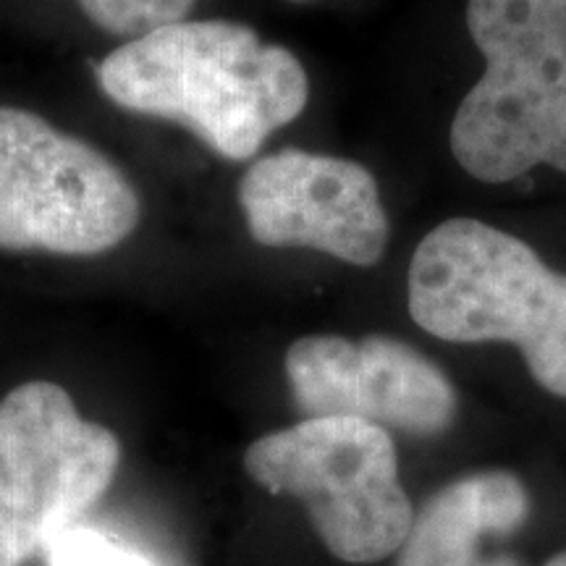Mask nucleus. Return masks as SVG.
Returning a JSON list of instances; mask_svg holds the SVG:
<instances>
[{"instance_id": "f257e3e1", "label": "nucleus", "mask_w": 566, "mask_h": 566, "mask_svg": "<svg viewBox=\"0 0 566 566\" xmlns=\"http://www.w3.org/2000/svg\"><path fill=\"white\" fill-rule=\"evenodd\" d=\"M97 84L126 111L187 126L226 160L252 158L310 97L292 51L226 19H184L129 40L103 59Z\"/></svg>"}, {"instance_id": "9b49d317", "label": "nucleus", "mask_w": 566, "mask_h": 566, "mask_svg": "<svg viewBox=\"0 0 566 566\" xmlns=\"http://www.w3.org/2000/svg\"><path fill=\"white\" fill-rule=\"evenodd\" d=\"M48 566H155L145 556L116 546L108 535L71 525L45 546Z\"/></svg>"}, {"instance_id": "0eeeda50", "label": "nucleus", "mask_w": 566, "mask_h": 566, "mask_svg": "<svg viewBox=\"0 0 566 566\" xmlns=\"http://www.w3.org/2000/svg\"><path fill=\"white\" fill-rule=\"evenodd\" d=\"M247 229L265 247H310L352 265H375L388 244L378 184L365 166L331 155L279 150L239 184Z\"/></svg>"}, {"instance_id": "9d476101", "label": "nucleus", "mask_w": 566, "mask_h": 566, "mask_svg": "<svg viewBox=\"0 0 566 566\" xmlns=\"http://www.w3.org/2000/svg\"><path fill=\"white\" fill-rule=\"evenodd\" d=\"M97 27L118 38L139 40L163 27L179 24L197 0H76Z\"/></svg>"}, {"instance_id": "1a4fd4ad", "label": "nucleus", "mask_w": 566, "mask_h": 566, "mask_svg": "<svg viewBox=\"0 0 566 566\" xmlns=\"http://www.w3.org/2000/svg\"><path fill=\"white\" fill-rule=\"evenodd\" d=\"M527 516L530 493L512 472L459 478L415 514L394 566H520L514 556L488 554L485 546L525 527Z\"/></svg>"}, {"instance_id": "f03ea898", "label": "nucleus", "mask_w": 566, "mask_h": 566, "mask_svg": "<svg viewBox=\"0 0 566 566\" xmlns=\"http://www.w3.org/2000/svg\"><path fill=\"white\" fill-rule=\"evenodd\" d=\"M409 313L430 336L520 346L533 378L566 399V275L491 223L454 218L417 244Z\"/></svg>"}, {"instance_id": "7ed1b4c3", "label": "nucleus", "mask_w": 566, "mask_h": 566, "mask_svg": "<svg viewBox=\"0 0 566 566\" xmlns=\"http://www.w3.org/2000/svg\"><path fill=\"white\" fill-rule=\"evenodd\" d=\"M467 30L485 71L451 124L459 166L488 184L566 174V0H470Z\"/></svg>"}, {"instance_id": "6e6552de", "label": "nucleus", "mask_w": 566, "mask_h": 566, "mask_svg": "<svg viewBox=\"0 0 566 566\" xmlns=\"http://www.w3.org/2000/svg\"><path fill=\"white\" fill-rule=\"evenodd\" d=\"M286 378L304 417H352L412 436L443 433L457 417L441 367L388 336H304L289 346Z\"/></svg>"}, {"instance_id": "ddd939ff", "label": "nucleus", "mask_w": 566, "mask_h": 566, "mask_svg": "<svg viewBox=\"0 0 566 566\" xmlns=\"http://www.w3.org/2000/svg\"><path fill=\"white\" fill-rule=\"evenodd\" d=\"M294 3H307V0H294Z\"/></svg>"}, {"instance_id": "f8f14e48", "label": "nucleus", "mask_w": 566, "mask_h": 566, "mask_svg": "<svg viewBox=\"0 0 566 566\" xmlns=\"http://www.w3.org/2000/svg\"><path fill=\"white\" fill-rule=\"evenodd\" d=\"M543 566H566V551H564V554L554 556L548 564H543Z\"/></svg>"}, {"instance_id": "20e7f679", "label": "nucleus", "mask_w": 566, "mask_h": 566, "mask_svg": "<svg viewBox=\"0 0 566 566\" xmlns=\"http://www.w3.org/2000/svg\"><path fill=\"white\" fill-rule=\"evenodd\" d=\"M244 470L268 493L307 509L325 548L346 564L396 554L415 509L388 430L352 417H307L258 438Z\"/></svg>"}, {"instance_id": "423d86ee", "label": "nucleus", "mask_w": 566, "mask_h": 566, "mask_svg": "<svg viewBox=\"0 0 566 566\" xmlns=\"http://www.w3.org/2000/svg\"><path fill=\"white\" fill-rule=\"evenodd\" d=\"M122 443L66 388L30 380L0 401V566H24L108 491Z\"/></svg>"}, {"instance_id": "39448f33", "label": "nucleus", "mask_w": 566, "mask_h": 566, "mask_svg": "<svg viewBox=\"0 0 566 566\" xmlns=\"http://www.w3.org/2000/svg\"><path fill=\"white\" fill-rule=\"evenodd\" d=\"M137 189L80 137L0 105V250L90 258L139 226Z\"/></svg>"}]
</instances>
